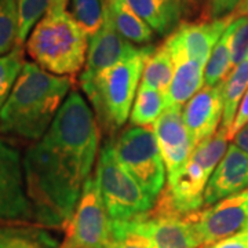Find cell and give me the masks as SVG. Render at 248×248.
Listing matches in <instances>:
<instances>
[{
    "label": "cell",
    "instance_id": "cell-24",
    "mask_svg": "<svg viewBox=\"0 0 248 248\" xmlns=\"http://www.w3.org/2000/svg\"><path fill=\"white\" fill-rule=\"evenodd\" d=\"M25 65L24 47L16 46L9 54L0 57V109L10 97Z\"/></svg>",
    "mask_w": 248,
    "mask_h": 248
},
{
    "label": "cell",
    "instance_id": "cell-34",
    "mask_svg": "<svg viewBox=\"0 0 248 248\" xmlns=\"http://www.w3.org/2000/svg\"><path fill=\"white\" fill-rule=\"evenodd\" d=\"M184 1V4H185V9L189 6V4H192V3H195L196 0H182Z\"/></svg>",
    "mask_w": 248,
    "mask_h": 248
},
{
    "label": "cell",
    "instance_id": "cell-7",
    "mask_svg": "<svg viewBox=\"0 0 248 248\" xmlns=\"http://www.w3.org/2000/svg\"><path fill=\"white\" fill-rule=\"evenodd\" d=\"M112 145L122 166L152 199L157 200L166 186L167 170L153 127L130 125Z\"/></svg>",
    "mask_w": 248,
    "mask_h": 248
},
{
    "label": "cell",
    "instance_id": "cell-20",
    "mask_svg": "<svg viewBox=\"0 0 248 248\" xmlns=\"http://www.w3.org/2000/svg\"><path fill=\"white\" fill-rule=\"evenodd\" d=\"M248 90V58L234 66L228 78L221 83L222 93V123L221 128L231 130L236 117L240 102Z\"/></svg>",
    "mask_w": 248,
    "mask_h": 248
},
{
    "label": "cell",
    "instance_id": "cell-17",
    "mask_svg": "<svg viewBox=\"0 0 248 248\" xmlns=\"http://www.w3.org/2000/svg\"><path fill=\"white\" fill-rule=\"evenodd\" d=\"M174 76L167 93V108L184 109L186 102L204 87L205 65L182 54H171Z\"/></svg>",
    "mask_w": 248,
    "mask_h": 248
},
{
    "label": "cell",
    "instance_id": "cell-10",
    "mask_svg": "<svg viewBox=\"0 0 248 248\" xmlns=\"http://www.w3.org/2000/svg\"><path fill=\"white\" fill-rule=\"evenodd\" d=\"M127 222L134 231L149 237L157 248H200L195 214L179 215L153 207L148 214Z\"/></svg>",
    "mask_w": 248,
    "mask_h": 248
},
{
    "label": "cell",
    "instance_id": "cell-14",
    "mask_svg": "<svg viewBox=\"0 0 248 248\" xmlns=\"http://www.w3.org/2000/svg\"><path fill=\"white\" fill-rule=\"evenodd\" d=\"M152 127L166 163L167 177H170L182 169L195 149L186 128L182 109L166 108Z\"/></svg>",
    "mask_w": 248,
    "mask_h": 248
},
{
    "label": "cell",
    "instance_id": "cell-8",
    "mask_svg": "<svg viewBox=\"0 0 248 248\" xmlns=\"http://www.w3.org/2000/svg\"><path fill=\"white\" fill-rule=\"evenodd\" d=\"M112 241V221L99 193L95 177L84 182L78 207L55 248H108Z\"/></svg>",
    "mask_w": 248,
    "mask_h": 248
},
{
    "label": "cell",
    "instance_id": "cell-26",
    "mask_svg": "<svg viewBox=\"0 0 248 248\" xmlns=\"http://www.w3.org/2000/svg\"><path fill=\"white\" fill-rule=\"evenodd\" d=\"M53 1L54 0H17L18 46H24L29 33L50 9Z\"/></svg>",
    "mask_w": 248,
    "mask_h": 248
},
{
    "label": "cell",
    "instance_id": "cell-18",
    "mask_svg": "<svg viewBox=\"0 0 248 248\" xmlns=\"http://www.w3.org/2000/svg\"><path fill=\"white\" fill-rule=\"evenodd\" d=\"M156 32L164 36L178 28L185 11L182 0H124Z\"/></svg>",
    "mask_w": 248,
    "mask_h": 248
},
{
    "label": "cell",
    "instance_id": "cell-15",
    "mask_svg": "<svg viewBox=\"0 0 248 248\" xmlns=\"http://www.w3.org/2000/svg\"><path fill=\"white\" fill-rule=\"evenodd\" d=\"M182 115L193 148L211 138L222 123L221 84L215 87L204 86L199 90L186 102Z\"/></svg>",
    "mask_w": 248,
    "mask_h": 248
},
{
    "label": "cell",
    "instance_id": "cell-22",
    "mask_svg": "<svg viewBox=\"0 0 248 248\" xmlns=\"http://www.w3.org/2000/svg\"><path fill=\"white\" fill-rule=\"evenodd\" d=\"M167 108V95L140 83L130 113L131 125L152 127Z\"/></svg>",
    "mask_w": 248,
    "mask_h": 248
},
{
    "label": "cell",
    "instance_id": "cell-28",
    "mask_svg": "<svg viewBox=\"0 0 248 248\" xmlns=\"http://www.w3.org/2000/svg\"><path fill=\"white\" fill-rule=\"evenodd\" d=\"M18 39L17 0H0V57L9 54Z\"/></svg>",
    "mask_w": 248,
    "mask_h": 248
},
{
    "label": "cell",
    "instance_id": "cell-11",
    "mask_svg": "<svg viewBox=\"0 0 248 248\" xmlns=\"http://www.w3.org/2000/svg\"><path fill=\"white\" fill-rule=\"evenodd\" d=\"M0 219H33L25 189L24 164L17 149L0 140Z\"/></svg>",
    "mask_w": 248,
    "mask_h": 248
},
{
    "label": "cell",
    "instance_id": "cell-33",
    "mask_svg": "<svg viewBox=\"0 0 248 248\" xmlns=\"http://www.w3.org/2000/svg\"><path fill=\"white\" fill-rule=\"evenodd\" d=\"M233 142H234V145L239 146L240 149L248 153V124L236 134V137L233 138Z\"/></svg>",
    "mask_w": 248,
    "mask_h": 248
},
{
    "label": "cell",
    "instance_id": "cell-21",
    "mask_svg": "<svg viewBox=\"0 0 248 248\" xmlns=\"http://www.w3.org/2000/svg\"><path fill=\"white\" fill-rule=\"evenodd\" d=\"M174 76V62L170 53L169 47L163 43L159 47H155L148 55L143 72H142L141 83L163 93L167 95L170 84Z\"/></svg>",
    "mask_w": 248,
    "mask_h": 248
},
{
    "label": "cell",
    "instance_id": "cell-30",
    "mask_svg": "<svg viewBox=\"0 0 248 248\" xmlns=\"http://www.w3.org/2000/svg\"><path fill=\"white\" fill-rule=\"evenodd\" d=\"M247 0H207L204 19L214 21L234 14Z\"/></svg>",
    "mask_w": 248,
    "mask_h": 248
},
{
    "label": "cell",
    "instance_id": "cell-4",
    "mask_svg": "<svg viewBox=\"0 0 248 248\" xmlns=\"http://www.w3.org/2000/svg\"><path fill=\"white\" fill-rule=\"evenodd\" d=\"M155 47H142L140 53L117 62L90 79H79L81 91L89 98L98 125L107 133L123 127L128 120L140 79L148 55Z\"/></svg>",
    "mask_w": 248,
    "mask_h": 248
},
{
    "label": "cell",
    "instance_id": "cell-32",
    "mask_svg": "<svg viewBox=\"0 0 248 248\" xmlns=\"http://www.w3.org/2000/svg\"><path fill=\"white\" fill-rule=\"evenodd\" d=\"M205 248H248V231L236 233Z\"/></svg>",
    "mask_w": 248,
    "mask_h": 248
},
{
    "label": "cell",
    "instance_id": "cell-31",
    "mask_svg": "<svg viewBox=\"0 0 248 248\" xmlns=\"http://www.w3.org/2000/svg\"><path fill=\"white\" fill-rule=\"evenodd\" d=\"M248 124V90L247 93L244 94V97L240 102L239 109H237V113L236 117L233 120L231 130L228 131V140L233 141V138L236 137V134L239 133L241 128H244Z\"/></svg>",
    "mask_w": 248,
    "mask_h": 248
},
{
    "label": "cell",
    "instance_id": "cell-5",
    "mask_svg": "<svg viewBox=\"0 0 248 248\" xmlns=\"http://www.w3.org/2000/svg\"><path fill=\"white\" fill-rule=\"evenodd\" d=\"M226 131L219 130L211 138L196 146L182 169L167 177V186L156 200L155 207L179 215H190L204 205L205 187L228 151Z\"/></svg>",
    "mask_w": 248,
    "mask_h": 248
},
{
    "label": "cell",
    "instance_id": "cell-27",
    "mask_svg": "<svg viewBox=\"0 0 248 248\" xmlns=\"http://www.w3.org/2000/svg\"><path fill=\"white\" fill-rule=\"evenodd\" d=\"M232 63L237 66L248 58V0L236 11V18L229 25Z\"/></svg>",
    "mask_w": 248,
    "mask_h": 248
},
{
    "label": "cell",
    "instance_id": "cell-6",
    "mask_svg": "<svg viewBox=\"0 0 248 248\" xmlns=\"http://www.w3.org/2000/svg\"><path fill=\"white\" fill-rule=\"evenodd\" d=\"M95 179L110 221H131L152 211L156 204L122 166L110 142L99 152Z\"/></svg>",
    "mask_w": 248,
    "mask_h": 248
},
{
    "label": "cell",
    "instance_id": "cell-19",
    "mask_svg": "<svg viewBox=\"0 0 248 248\" xmlns=\"http://www.w3.org/2000/svg\"><path fill=\"white\" fill-rule=\"evenodd\" d=\"M105 11L116 31L130 43L148 45L153 40V29L124 0H105Z\"/></svg>",
    "mask_w": 248,
    "mask_h": 248
},
{
    "label": "cell",
    "instance_id": "cell-1",
    "mask_svg": "<svg viewBox=\"0 0 248 248\" xmlns=\"http://www.w3.org/2000/svg\"><path fill=\"white\" fill-rule=\"evenodd\" d=\"M99 148L95 113L78 90H72L46 134L22 159L25 189L33 221L65 229L91 174Z\"/></svg>",
    "mask_w": 248,
    "mask_h": 248
},
{
    "label": "cell",
    "instance_id": "cell-9",
    "mask_svg": "<svg viewBox=\"0 0 248 248\" xmlns=\"http://www.w3.org/2000/svg\"><path fill=\"white\" fill-rule=\"evenodd\" d=\"M195 231L200 247L248 231V189L195 213Z\"/></svg>",
    "mask_w": 248,
    "mask_h": 248
},
{
    "label": "cell",
    "instance_id": "cell-29",
    "mask_svg": "<svg viewBox=\"0 0 248 248\" xmlns=\"http://www.w3.org/2000/svg\"><path fill=\"white\" fill-rule=\"evenodd\" d=\"M108 248H157L149 237L134 231L127 221H112V241Z\"/></svg>",
    "mask_w": 248,
    "mask_h": 248
},
{
    "label": "cell",
    "instance_id": "cell-13",
    "mask_svg": "<svg viewBox=\"0 0 248 248\" xmlns=\"http://www.w3.org/2000/svg\"><path fill=\"white\" fill-rule=\"evenodd\" d=\"M142 47H135L116 31L105 11V19L101 29L90 37L87 60L79 79H90L104 72L117 62L140 53Z\"/></svg>",
    "mask_w": 248,
    "mask_h": 248
},
{
    "label": "cell",
    "instance_id": "cell-12",
    "mask_svg": "<svg viewBox=\"0 0 248 248\" xmlns=\"http://www.w3.org/2000/svg\"><path fill=\"white\" fill-rule=\"evenodd\" d=\"M236 18L229 17L195 24H181L164 42L171 54H182L190 60L205 65L225 31Z\"/></svg>",
    "mask_w": 248,
    "mask_h": 248
},
{
    "label": "cell",
    "instance_id": "cell-25",
    "mask_svg": "<svg viewBox=\"0 0 248 248\" xmlns=\"http://www.w3.org/2000/svg\"><path fill=\"white\" fill-rule=\"evenodd\" d=\"M71 14L89 37L101 29L105 19V4L102 0H71Z\"/></svg>",
    "mask_w": 248,
    "mask_h": 248
},
{
    "label": "cell",
    "instance_id": "cell-23",
    "mask_svg": "<svg viewBox=\"0 0 248 248\" xmlns=\"http://www.w3.org/2000/svg\"><path fill=\"white\" fill-rule=\"evenodd\" d=\"M232 68H233V63H232L231 51V32L229 29H226L219 39V42L215 45L213 53L205 63L204 86H208V87L219 86L222 81L228 78V75L232 72Z\"/></svg>",
    "mask_w": 248,
    "mask_h": 248
},
{
    "label": "cell",
    "instance_id": "cell-3",
    "mask_svg": "<svg viewBox=\"0 0 248 248\" xmlns=\"http://www.w3.org/2000/svg\"><path fill=\"white\" fill-rule=\"evenodd\" d=\"M68 3L69 0H54L28 36L25 48L42 69L75 78L86 65L89 35L68 11Z\"/></svg>",
    "mask_w": 248,
    "mask_h": 248
},
{
    "label": "cell",
    "instance_id": "cell-16",
    "mask_svg": "<svg viewBox=\"0 0 248 248\" xmlns=\"http://www.w3.org/2000/svg\"><path fill=\"white\" fill-rule=\"evenodd\" d=\"M246 189H248V153L232 143L207 184L204 205L210 207Z\"/></svg>",
    "mask_w": 248,
    "mask_h": 248
},
{
    "label": "cell",
    "instance_id": "cell-2",
    "mask_svg": "<svg viewBox=\"0 0 248 248\" xmlns=\"http://www.w3.org/2000/svg\"><path fill=\"white\" fill-rule=\"evenodd\" d=\"M72 76H57L25 62L10 97L0 109V131L39 141L71 94Z\"/></svg>",
    "mask_w": 248,
    "mask_h": 248
}]
</instances>
